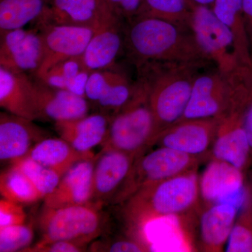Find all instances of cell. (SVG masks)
<instances>
[{
  "mask_svg": "<svg viewBox=\"0 0 252 252\" xmlns=\"http://www.w3.org/2000/svg\"><path fill=\"white\" fill-rule=\"evenodd\" d=\"M136 68L152 62L212 63L191 30L163 20L136 16L124 31V48Z\"/></svg>",
  "mask_w": 252,
  "mask_h": 252,
  "instance_id": "cell-1",
  "label": "cell"
},
{
  "mask_svg": "<svg viewBox=\"0 0 252 252\" xmlns=\"http://www.w3.org/2000/svg\"><path fill=\"white\" fill-rule=\"evenodd\" d=\"M209 64L152 62L137 67V81L148 96L157 135L180 120L190 99L194 81Z\"/></svg>",
  "mask_w": 252,
  "mask_h": 252,
  "instance_id": "cell-2",
  "label": "cell"
},
{
  "mask_svg": "<svg viewBox=\"0 0 252 252\" xmlns=\"http://www.w3.org/2000/svg\"><path fill=\"white\" fill-rule=\"evenodd\" d=\"M197 170L144 186L123 202V216L131 228L157 219L178 216L195 210L200 199Z\"/></svg>",
  "mask_w": 252,
  "mask_h": 252,
  "instance_id": "cell-3",
  "label": "cell"
},
{
  "mask_svg": "<svg viewBox=\"0 0 252 252\" xmlns=\"http://www.w3.org/2000/svg\"><path fill=\"white\" fill-rule=\"evenodd\" d=\"M132 98L111 115L102 150H117L139 157L153 147L157 135L153 113L143 86L137 81Z\"/></svg>",
  "mask_w": 252,
  "mask_h": 252,
  "instance_id": "cell-4",
  "label": "cell"
},
{
  "mask_svg": "<svg viewBox=\"0 0 252 252\" xmlns=\"http://www.w3.org/2000/svg\"><path fill=\"white\" fill-rule=\"evenodd\" d=\"M252 83V70L237 72L234 94L226 112L218 119L216 137L210 159L221 160L243 171L248 165L251 146L245 126L244 115Z\"/></svg>",
  "mask_w": 252,
  "mask_h": 252,
  "instance_id": "cell-5",
  "label": "cell"
},
{
  "mask_svg": "<svg viewBox=\"0 0 252 252\" xmlns=\"http://www.w3.org/2000/svg\"><path fill=\"white\" fill-rule=\"evenodd\" d=\"M99 208L93 203L60 208L44 205L39 217L40 242L68 241L86 247L98 237L103 228Z\"/></svg>",
  "mask_w": 252,
  "mask_h": 252,
  "instance_id": "cell-6",
  "label": "cell"
},
{
  "mask_svg": "<svg viewBox=\"0 0 252 252\" xmlns=\"http://www.w3.org/2000/svg\"><path fill=\"white\" fill-rule=\"evenodd\" d=\"M205 159L167 147H158L136 159L117 202L123 203L144 186L161 182L198 169Z\"/></svg>",
  "mask_w": 252,
  "mask_h": 252,
  "instance_id": "cell-7",
  "label": "cell"
},
{
  "mask_svg": "<svg viewBox=\"0 0 252 252\" xmlns=\"http://www.w3.org/2000/svg\"><path fill=\"white\" fill-rule=\"evenodd\" d=\"M190 29L199 45L220 72H231L242 65L235 52L233 34L211 7L192 4Z\"/></svg>",
  "mask_w": 252,
  "mask_h": 252,
  "instance_id": "cell-8",
  "label": "cell"
},
{
  "mask_svg": "<svg viewBox=\"0 0 252 252\" xmlns=\"http://www.w3.org/2000/svg\"><path fill=\"white\" fill-rule=\"evenodd\" d=\"M236 69L229 73L221 72L217 67L202 71L194 81L190 99L178 122L218 118L224 114L234 94Z\"/></svg>",
  "mask_w": 252,
  "mask_h": 252,
  "instance_id": "cell-9",
  "label": "cell"
},
{
  "mask_svg": "<svg viewBox=\"0 0 252 252\" xmlns=\"http://www.w3.org/2000/svg\"><path fill=\"white\" fill-rule=\"evenodd\" d=\"M210 161L199 178L200 198L205 206L215 203H230L240 210L248 201L243 171L221 160Z\"/></svg>",
  "mask_w": 252,
  "mask_h": 252,
  "instance_id": "cell-10",
  "label": "cell"
},
{
  "mask_svg": "<svg viewBox=\"0 0 252 252\" xmlns=\"http://www.w3.org/2000/svg\"><path fill=\"white\" fill-rule=\"evenodd\" d=\"M116 16L106 0H52L34 23L36 29L67 26L96 30Z\"/></svg>",
  "mask_w": 252,
  "mask_h": 252,
  "instance_id": "cell-11",
  "label": "cell"
},
{
  "mask_svg": "<svg viewBox=\"0 0 252 252\" xmlns=\"http://www.w3.org/2000/svg\"><path fill=\"white\" fill-rule=\"evenodd\" d=\"M217 127V118L182 121L161 131L156 137L154 146L210 159Z\"/></svg>",
  "mask_w": 252,
  "mask_h": 252,
  "instance_id": "cell-12",
  "label": "cell"
},
{
  "mask_svg": "<svg viewBox=\"0 0 252 252\" xmlns=\"http://www.w3.org/2000/svg\"><path fill=\"white\" fill-rule=\"evenodd\" d=\"M44 57V40L38 30L19 28L0 32V67L35 75Z\"/></svg>",
  "mask_w": 252,
  "mask_h": 252,
  "instance_id": "cell-13",
  "label": "cell"
},
{
  "mask_svg": "<svg viewBox=\"0 0 252 252\" xmlns=\"http://www.w3.org/2000/svg\"><path fill=\"white\" fill-rule=\"evenodd\" d=\"M137 158L117 150L101 151L94 164L91 203L101 207L110 199L117 201Z\"/></svg>",
  "mask_w": 252,
  "mask_h": 252,
  "instance_id": "cell-14",
  "label": "cell"
},
{
  "mask_svg": "<svg viewBox=\"0 0 252 252\" xmlns=\"http://www.w3.org/2000/svg\"><path fill=\"white\" fill-rule=\"evenodd\" d=\"M36 30L40 32L44 44V60L34 75L36 79L57 63L82 56L94 32L91 28L67 26H47Z\"/></svg>",
  "mask_w": 252,
  "mask_h": 252,
  "instance_id": "cell-15",
  "label": "cell"
},
{
  "mask_svg": "<svg viewBox=\"0 0 252 252\" xmlns=\"http://www.w3.org/2000/svg\"><path fill=\"white\" fill-rule=\"evenodd\" d=\"M135 87L125 74L112 68L94 71L86 84V98L112 115L130 101Z\"/></svg>",
  "mask_w": 252,
  "mask_h": 252,
  "instance_id": "cell-16",
  "label": "cell"
},
{
  "mask_svg": "<svg viewBox=\"0 0 252 252\" xmlns=\"http://www.w3.org/2000/svg\"><path fill=\"white\" fill-rule=\"evenodd\" d=\"M36 119L54 123L75 120L88 115L90 102L86 97L69 91L51 87L34 80Z\"/></svg>",
  "mask_w": 252,
  "mask_h": 252,
  "instance_id": "cell-17",
  "label": "cell"
},
{
  "mask_svg": "<svg viewBox=\"0 0 252 252\" xmlns=\"http://www.w3.org/2000/svg\"><path fill=\"white\" fill-rule=\"evenodd\" d=\"M45 132L33 121L4 112L0 114V160L11 164L27 157Z\"/></svg>",
  "mask_w": 252,
  "mask_h": 252,
  "instance_id": "cell-18",
  "label": "cell"
},
{
  "mask_svg": "<svg viewBox=\"0 0 252 252\" xmlns=\"http://www.w3.org/2000/svg\"><path fill=\"white\" fill-rule=\"evenodd\" d=\"M97 156L81 160L71 167L57 187L44 198V205L51 208L91 203L93 178Z\"/></svg>",
  "mask_w": 252,
  "mask_h": 252,
  "instance_id": "cell-19",
  "label": "cell"
},
{
  "mask_svg": "<svg viewBox=\"0 0 252 252\" xmlns=\"http://www.w3.org/2000/svg\"><path fill=\"white\" fill-rule=\"evenodd\" d=\"M123 19L116 16L94 30L82 59L90 72L109 69L114 66L124 48Z\"/></svg>",
  "mask_w": 252,
  "mask_h": 252,
  "instance_id": "cell-20",
  "label": "cell"
},
{
  "mask_svg": "<svg viewBox=\"0 0 252 252\" xmlns=\"http://www.w3.org/2000/svg\"><path fill=\"white\" fill-rule=\"evenodd\" d=\"M111 115L96 113L75 120L55 123L60 137L79 152L88 153L104 143L108 132Z\"/></svg>",
  "mask_w": 252,
  "mask_h": 252,
  "instance_id": "cell-21",
  "label": "cell"
},
{
  "mask_svg": "<svg viewBox=\"0 0 252 252\" xmlns=\"http://www.w3.org/2000/svg\"><path fill=\"white\" fill-rule=\"evenodd\" d=\"M0 106L9 114L36 120L34 80L26 73L0 67Z\"/></svg>",
  "mask_w": 252,
  "mask_h": 252,
  "instance_id": "cell-22",
  "label": "cell"
},
{
  "mask_svg": "<svg viewBox=\"0 0 252 252\" xmlns=\"http://www.w3.org/2000/svg\"><path fill=\"white\" fill-rule=\"evenodd\" d=\"M240 212L238 207L230 203L204 207L200 220V243L203 251L223 250Z\"/></svg>",
  "mask_w": 252,
  "mask_h": 252,
  "instance_id": "cell-23",
  "label": "cell"
},
{
  "mask_svg": "<svg viewBox=\"0 0 252 252\" xmlns=\"http://www.w3.org/2000/svg\"><path fill=\"white\" fill-rule=\"evenodd\" d=\"M94 157L93 152L84 153L76 150L61 137H46L38 142L27 156L34 161L57 172L62 177L78 162Z\"/></svg>",
  "mask_w": 252,
  "mask_h": 252,
  "instance_id": "cell-24",
  "label": "cell"
},
{
  "mask_svg": "<svg viewBox=\"0 0 252 252\" xmlns=\"http://www.w3.org/2000/svg\"><path fill=\"white\" fill-rule=\"evenodd\" d=\"M212 11L234 39L235 52L242 65H252V49L244 19L243 0H215Z\"/></svg>",
  "mask_w": 252,
  "mask_h": 252,
  "instance_id": "cell-25",
  "label": "cell"
},
{
  "mask_svg": "<svg viewBox=\"0 0 252 252\" xmlns=\"http://www.w3.org/2000/svg\"><path fill=\"white\" fill-rule=\"evenodd\" d=\"M91 72L81 56L57 63L38 79L51 87L86 97V86Z\"/></svg>",
  "mask_w": 252,
  "mask_h": 252,
  "instance_id": "cell-26",
  "label": "cell"
},
{
  "mask_svg": "<svg viewBox=\"0 0 252 252\" xmlns=\"http://www.w3.org/2000/svg\"><path fill=\"white\" fill-rule=\"evenodd\" d=\"M52 0H0V32L35 22Z\"/></svg>",
  "mask_w": 252,
  "mask_h": 252,
  "instance_id": "cell-27",
  "label": "cell"
},
{
  "mask_svg": "<svg viewBox=\"0 0 252 252\" xmlns=\"http://www.w3.org/2000/svg\"><path fill=\"white\" fill-rule=\"evenodd\" d=\"M192 4L189 0H142L136 16L158 18L190 29Z\"/></svg>",
  "mask_w": 252,
  "mask_h": 252,
  "instance_id": "cell-28",
  "label": "cell"
},
{
  "mask_svg": "<svg viewBox=\"0 0 252 252\" xmlns=\"http://www.w3.org/2000/svg\"><path fill=\"white\" fill-rule=\"evenodd\" d=\"M0 192L3 198L21 205H29L43 199L28 176L15 165L1 172Z\"/></svg>",
  "mask_w": 252,
  "mask_h": 252,
  "instance_id": "cell-29",
  "label": "cell"
},
{
  "mask_svg": "<svg viewBox=\"0 0 252 252\" xmlns=\"http://www.w3.org/2000/svg\"><path fill=\"white\" fill-rule=\"evenodd\" d=\"M11 165H16L28 176L43 199L54 191L62 178V176L57 172L34 161L29 157L23 158Z\"/></svg>",
  "mask_w": 252,
  "mask_h": 252,
  "instance_id": "cell-30",
  "label": "cell"
},
{
  "mask_svg": "<svg viewBox=\"0 0 252 252\" xmlns=\"http://www.w3.org/2000/svg\"><path fill=\"white\" fill-rule=\"evenodd\" d=\"M240 212L227 241L226 252H252V202L250 196Z\"/></svg>",
  "mask_w": 252,
  "mask_h": 252,
  "instance_id": "cell-31",
  "label": "cell"
},
{
  "mask_svg": "<svg viewBox=\"0 0 252 252\" xmlns=\"http://www.w3.org/2000/svg\"><path fill=\"white\" fill-rule=\"evenodd\" d=\"M34 232L25 223L0 228V252H24L32 241Z\"/></svg>",
  "mask_w": 252,
  "mask_h": 252,
  "instance_id": "cell-32",
  "label": "cell"
},
{
  "mask_svg": "<svg viewBox=\"0 0 252 252\" xmlns=\"http://www.w3.org/2000/svg\"><path fill=\"white\" fill-rule=\"evenodd\" d=\"M26 215L22 205L4 198L0 200V228L25 223Z\"/></svg>",
  "mask_w": 252,
  "mask_h": 252,
  "instance_id": "cell-33",
  "label": "cell"
},
{
  "mask_svg": "<svg viewBox=\"0 0 252 252\" xmlns=\"http://www.w3.org/2000/svg\"><path fill=\"white\" fill-rule=\"evenodd\" d=\"M100 248L96 251L109 252H149L150 248L147 244L135 240H119L105 244H99Z\"/></svg>",
  "mask_w": 252,
  "mask_h": 252,
  "instance_id": "cell-34",
  "label": "cell"
},
{
  "mask_svg": "<svg viewBox=\"0 0 252 252\" xmlns=\"http://www.w3.org/2000/svg\"><path fill=\"white\" fill-rule=\"evenodd\" d=\"M86 248L79 244L68 241H55L51 243L39 242L32 248H28L24 252H81Z\"/></svg>",
  "mask_w": 252,
  "mask_h": 252,
  "instance_id": "cell-35",
  "label": "cell"
},
{
  "mask_svg": "<svg viewBox=\"0 0 252 252\" xmlns=\"http://www.w3.org/2000/svg\"><path fill=\"white\" fill-rule=\"evenodd\" d=\"M114 14L122 19L128 21L135 17L142 0H106Z\"/></svg>",
  "mask_w": 252,
  "mask_h": 252,
  "instance_id": "cell-36",
  "label": "cell"
},
{
  "mask_svg": "<svg viewBox=\"0 0 252 252\" xmlns=\"http://www.w3.org/2000/svg\"><path fill=\"white\" fill-rule=\"evenodd\" d=\"M244 126L251 146L252 154V83L244 115Z\"/></svg>",
  "mask_w": 252,
  "mask_h": 252,
  "instance_id": "cell-37",
  "label": "cell"
},
{
  "mask_svg": "<svg viewBox=\"0 0 252 252\" xmlns=\"http://www.w3.org/2000/svg\"><path fill=\"white\" fill-rule=\"evenodd\" d=\"M243 9L245 28L252 51V0H243Z\"/></svg>",
  "mask_w": 252,
  "mask_h": 252,
  "instance_id": "cell-38",
  "label": "cell"
},
{
  "mask_svg": "<svg viewBox=\"0 0 252 252\" xmlns=\"http://www.w3.org/2000/svg\"><path fill=\"white\" fill-rule=\"evenodd\" d=\"M193 4L203 5V6H210L212 7L215 0H189Z\"/></svg>",
  "mask_w": 252,
  "mask_h": 252,
  "instance_id": "cell-39",
  "label": "cell"
},
{
  "mask_svg": "<svg viewBox=\"0 0 252 252\" xmlns=\"http://www.w3.org/2000/svg\"></svg>",
  "mask_w": 252,
  "mask_h": 252,
  "instance_id": "cell-40",
  "label": "cell"
}]
</instances>
